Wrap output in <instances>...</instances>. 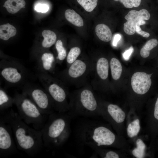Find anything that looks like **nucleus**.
Here are the masks:
<instances>
[{"instance_id":"1","label":"nucleus","mask_w":158,"mask_h":158,"mask_svg":"<svg viewBox=\"0 0 158 158\" xmlns=\"http://www.w3.org/2000/svg\"><path fill=\"white\" fill-rule=\"evenodd\" d=\"M11 126L17 148L30 156L39 153L44 144L40 130L31 128L11 109L0 113V117Z\"/></svg>"},{"instance_id":"2","label":"nucleus","mask_w":158,"mask_h":158,"mask_svg":"<svg viewBox=\"0 0 158 158\" xmlns=\"http://www.w3.org/2000/svg\"><path fill=\"white\" fill-rule=\"evenodd\" d=\"M68 112H53L41 130L44 147L49 149L61 146L70 133V124L72 118Z\"/></svg>"},{"instance_id":"3","label":"nucleus","mask_w":158,"mask_h":158,"mask_svg":"<svg viewBox=\"0 0 158 158\" xmlns=\"http://www.w3.org/2000/svg\"><path fill=\"white\" fill-rule=\"evenodd\" d=\"M76 134L80 143L92 149L116 146L117 138L115 134L107 126L96 121L82 122L78 128Z\"/></svg>"},{"instance_id":"4","label":"nucleus","mask_w":158,"mask_h":158,"mask_svg":"<svg viewBox=\"0 0 158 158\" xmlns=\"http://www.w3.org/2000/svg\"><path fill=\"white\" fill-rule=\"evenodd\" d=\"M13 98L14 104L21 119L28 125L31 124L34 128L41 131L49 115L42 113L37 106L23 93L16 92Z\"/></svg>"},{"instance_id":"5","label":"nucleus","mask_w":158,"mask_h":158,"mask_svg":"<svg viewBox=\"0 0 158 158\" xmlns=\"http://www.w3.org/2000/svg\"><path fill=\"white\" fill-rule=\"evenodd\" d=\"M36 75L52 99L55 111L60 113L69 112L70 106L66 102L67 95L63 88L54 82L48 74L38 71Z\"/></svg>"},{"instance_id":"6","label":"nucleus","mask_w":158,"mask_h":158,"mask_svg":"<svg viewBox=\"0 0 158 158\" xmlns=\"http://www.w3.org/2000/svg\"><path fill=\"white\" fill-rule=\"evenodd\" d=\"M0 73L7 84L10 86L23 85L28 81V71L20 62L15 60H1Z\"/></svg>"},{"instance_id":"7","label":"nucleus","mask_w":158,"mask_h":158,"mask_svg":"<svg viewBox=\"0 0 158 158\" xmlns=\"http://www.w3.org/2000/svg\"><path fill=\"white\" fill-rule=\"evenodd\" d=\"M21 87L22 93L29 97L43 114L49 115L55 111L51 97L44 88L28 81Z\"/></svg>"},{"instance_id":"8","label":"nucleus","mask_w":158,"mask_h":158,"mask_svg":"<svg viewBox=\"0 0 158 158\" xmlns=\"http://www.w3.org/2000/svg\"><path fill=\"white\" fill-rule=\"evenodd\" d=\"M78 100L79 103L71 107L68 112L72 117L77 116L93 117L100 115L98 104L91 90L88 89L83 90L79 95Z\"/></svg>"},{"instance_id":"9","label":"nucleus","mask_w":158,"mask_h":158,"mask_svg":"<svg viewBox=\"0 0 158 158\" xmlns=\"http://www.w3.org/2000/svg\"><path fill=\"white\" fill-rule=\"evenodd\" d=\"M10 125L0 117V157H6L18 152Z\"/></svg>"},{"instance_id":"10","label":"nucleus","mask_w":158,"mask_h":158,"mask_svg":"<svg viewBox=\"0 0 158 158\" xmlns=\"http://www.w3.org/2000/svg\"><path fill=\"white\" fill-rule=\"evenodd\" d=\"M150 17L149 12L145 9L139 11L135 10L130 11L124 17L127 20L123 25L124 32L129 35L134 34L135 32V26L136 23L140 20H148Z\"/></svg>"},{"instance_id":"11","label":"nucleus","mask_w":158,"mask_h":158,"mask_svg":"<svg viewBox=\"0 0 158 158\" xmlns=\"http://www.w3.org/2000/svg\"><path fill=\"white\" fill-rule=\"evenodd\" d=\"M98 107L100 115L102 116L115 127L117 124L121 123L125 120V113L116 105L110 104L106 109L99 106Z\"/></svg>"},{"instance_id":"12","label":"nucleus","mask_w":158,"mask_h":158,"mask_svg":"<svg viewBox=\"0 0 158 158\" xmlns=\"http://www.w3.org/2000/svg\"><path fill=\"white\" fill-rule=\"evenodd\" d=\"M152 73L147 74L144 72H137L131 77V83L133 91L139 95H143L149 90L152 84L151 77Z\"/></svg>"},{"instance_id":"13","label":"nucleus","mask_w":158,"mask_h":158,"mask_svg":"<svg viewBox=\"0 0 158 158\" xmlns=\"http://www.w3.org/2000/svg\"><path fill=\"white\" fill-rule=\"evenodd\" d=\"M54 61L52 54L48 52L43 53L37 59V64L38 71L48 74L53 69Z\"/></svg>"},{"instance_id":"14","label":"nucleus","mask_w":158,"mask_h":158,"mask_svg":"<svg viewBox=\"0 0 158 158\" xmlns=\"http://www.w3.org/2000/svg\"><path fill=\"white\" fill-rule=\"evenodd\" d=\"M86 66L85 63L80 60L74 61L69 68L68 73L71 77L76 78L81 76L86 71Z\"/></svg>"},{"instance_id":"15","label":"nucleus","mask_w":158,"mask_h":158,"mask_svg":"<svg viewBox=\"0 0 158 158\" xmlns=\"http://www.w3.org/2000/svg\"><path fill=\"white\" fill-rule=\"evenodd\" d=\"M14 104V99L9 95L6 90L0 87V113L7 110Z\"/></svg>"},{"instance_id":"16","label":"nucleus","mask_w":158,"mask_h":158,"mask_svg":"<svg viewBox=\"0 0 158 158\" xmlns=\"http://www.w3.org/2000/svg\"><path fill=\"white\" fill-rule=\"evenodd\" d=\"M96 35L101 40L105 42L110 41L112 37L110 29L107 25L100 24L96 25L95 28Z\"/></svg>"},{"instance_id":"17","label":"nucleus","mask_w":158,"mask_h":158,"mask_svg":"<svg viewBox=\"0 0 158 158\" xmlns=\"http://www.w3.org/2000/svg\"><path fill=\"white\" fill-rule=\"evenodd\" d=\"M25 4L24 0H7L4 3L3 6L9 13L14 14L21 8H25Z\"/></svg>"},{"instance_id":"18","label":"nucleus","mask_w":158,"mask_h":158,"mask_svg":"<svg viewBox=\"0 0 158 158\" xmlns=\"http://www.w3.org/2000/svg\"><path fill=\"white\" fill-rule=\"evenodd\" d=\"M109 65L107 60L102 57L98 60L96 69L98 75L102 80L106 79L108 76Z\"/></svg>"},{"instance_id":"19","label":"nucleus","mask_w":158,"mask_h":158,"mask_svg":"<svg viewBox=\"0 0 158 158\" xmlns=\"http://www.w3.org/2000/svg\"><path fill=\"white\" fill-rule=\"evenodd\" d=\"M65 16L66 19L73 25L78 27L83 26L82 18L74 10H66L65 12Z\"/></svg>"},{"instance_id":"20","label":"nucleus","mask_w":158,"mask_h":158,"mask_svg":"<svg viewBox=\"0 0 158 158\" xmlns=\"http://www.w3.org/2000/svg\"><path fill=\"white\" fill-rule=\"evenodd\" d=\"M16 33L15 27L9 23L0 26V38L5 41L14 36Z\"/></svg>"},{"instance_id":"21","label":"nucleus","mask_w":158,"mask_h":158,"mask_svg":"<svg viewBox=\"0 0 158 158\" xmlns=\"http://www.w3.org/2000/svg\"><path fill=\"white\" fill-rule=\"evenodd\" d=\"M42 35L44 37L41 44L43 48H49L55 43L56 36L54 32L49 30H45L42 32Z\"/></svg>"},{"instance_id":"22","label":"nucleus","mask_w":158,"mask_h":158,"mask_svg":"<svg viewBox=\"0 0 158 158\" xmlns=\"http://www.w3.org/2000/svg\"><path fill=\"white\" fill-rule=\"evenodd\" d=\"M110 66L112 78L115 80H118L121 75L122 71L120 62L117 59L112 58L110 61Z\"/></svg>"},{"instance_id":"23","label":"nucleus","mask_w":158,"mask_h":158,"mask_svg":"<svg viewBox=\"0 0 158 158\" xmlns=\"http://www.w3.org/2000/svg\"><path fill=\"white\" fill-rule=\"evenodd\" d=\"M158 44V41L155 39H151L147 41L141 49L140 54L141 57L143 58L148 57L150 51L157 46Z\"/></svg>"},{"instance_id":"24","label":"nucleus","mask_w":158,"mask_h":158,"mask_svg":"<svg viewBox=\"0 0 158 158\" xmlns=\"http://www.w3.org/2000/svg\"><path fill=\"white\" fill-rule=\"evenodd\" d=\"M140 128V121L136 119L130 123L127 128V132L128 136L133 138L136 136L139 133Z\"/></svg>"},{"instance_id":"25","label":"nucleus","mask_w":158,"mask_h":158,"mask_svg":"<svg viewBox=\"0 0 158 158\" xmlns=\"http://www.w3.org/2000/svg\"><path fill=\"white\" fill-rule=\"evenodd\" d=\"M136 147L132 151L133 155L137 158H142L144 157L146 145L140 139H138L136 142Z\"/></svg>"},{"instance_id":"26","label":"nucleus","mask_w":158,"mask_h":158,"mask_svg":"<svg viewBox=\"0 0 158 158\" xmlns=\"http://www.w3.org/2000/svg\"><path fill=\"white\" fill-rule=\"evenodd\" d=\"M78 3L87 11L91 12L97 6L98 0H77Z\"/></svg>"},{"instance_id":"27","label":"nucleus","mask_w":158,"mask_h":158,"mask_svg":"<svg viewBox=\"0 0 158 158\" xmlns=\"http://www.w3.org/2000/svg\"><path fill=\"white\" fill-rule=\"evenodd\" d=\"M55 48L57 52L56 59L59 61L64 60L66 56V51L61 40H59L56 41Z\"/></svg>"},{"instance_id":"28","label":"nucleus","mask_w":158,"mask_h":158,"mask_svg":"<svg viewBox=\"0 0 158 158\" xmlns=\"http://www.w3.org/2000/svg\"><path fill=\"white\" fill-rule=\"evenodd\" d=\"M80 53L81 50L79 48L75 47L71 48L67 56V62L69 64L73 63L76 60Z\"/></svg>"},{"instance_id":"29","label":"nucleus","mask_w":158,"mask_h":158,"mask_svg":"<svg viewBox=\"0 0 158 158\" xmlns=\"http://www.w3.org/2000/svg\"><path fill=\"white\" fill-rule=\"evenodd\" d=\"M124 6L126 8L137 7L140 5L141 0H119Z\"/></svg>"},{"instance_id":"30","label":"nucleus","mask_w":158,"mask_h":158,"mask_svg":"<svg viewBox=\"0 0 158 158\" xmlns=\"http://www.w3.org/2000/svg\"><path fill=\"white\" fill-rule=\"evenodd\" d=\"M145 23L144 20L139 21L136 24L135 26V32L144 37L147 38L150 36V34L148 32L142 30L140 27L141 25Z\"/></svg>"},{"instance_id":"31","label":"nucleus","mask_w":158,"mask_h":158,"mask_svg":"<svg viewBox=\"0 0 158 158\" xmlns=\"http://www.w3.org/2000/svg\"><path fill=\"white\" fill-rule=\"evenodd\" d=\"M49 6L45 4H38L35 7V10L37 12L45 13L48 11Z\"/></svg>"},{"instance_id":"32","label":"nucleus","mask_w":158,"mask_h":158,"mask_svg":"<svg viewBox=\"0 0 158 158\" xmlns=\"http://www.w3.org/2000/svg\"><path fill=\"white\" fill-rule=\"evenodd\" d=\"M133 51V49L132 47H131L128 50H126L123 55L124 59L126 60H128Z\"/></svg>"},{"instance_id":"33","label":"nucleus","mask_w":158,"mask_h":158,"mask_svg":"<svg viewBox=\"0 0 158 158\" xmlns=\"http://www.w3.org/2000/svg\"><path fill=\"white\" fill-rule=\"evenodd\" d=\"M154 115V118L158 120V97L155 105Z\"/></svg>"},{"instance_id":"34","label":"nucleus","mask_w":158,"mask_h":158,"mask_svg":"<svg viewBox=\"0 0 158 158\" xmlns=\"http://www.w3.org/2000/svg\"><path fill=\"white\" fill-rule=\"evenodd\" d=\"M121 38V36L120 35L117 34L115 35L113 42V44L114 46H116L117 45L118 42Z\"/></svg>"},{"instance_id":"35","label":"nucleus","mask_w":158,"mask_h":158,"mask_svg":"<svg viewBox=\"0 0 158 158\" xmlns=\"http://www.w3.org/2000/svg\"><path fill=\"white\" fill-rule=\"evenodd\" d=\"M115 0V1H118L119 0Z\"/></svg>"}]
</instances>
